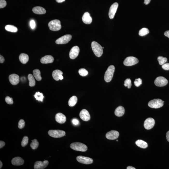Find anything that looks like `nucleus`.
<instances>
[{
    "label": "nucleus",
    "mask_w": 169,
    "mask_h": 169,
    "mask_svg": "<svg viewBox=\"0 0 169 169\" xmlns=\"http://www.w3.org/2000/svg\"><path fill=\"white\" fill-rule=\"evenodd\" d=\"M92 49L96 57H100L103 54V48L96 41H93L91 44Z\"/></svg>",
    "instance_id": "nucleus-1"
},
{
    "label": "nucleus",
    "mask_w": 169,
    "mask_h": 169,
    "mask_svg": "<svg viewBox=\"0 0 169 169\" xmlns=\"http://www.w3.org/2000/svg\"><path fill=\"white\" fill-rule=\"evenodd\" d=\"M115 70V67L113 65L109 66L106 71L105 72L104 75V80L107 82H110L112 79Z\"/></svg>",
    "instance_id": "nucleus-2"
},
{
    "label": "nucleus",
    "mask_w": 169,
    "mask_h": 169,
    "mask_svg": "<svg viewBox=\"0 0 169 169\" xmlns=\"http://www.w3.org/2000/svg\"><path fill=\"white\" fill-rule=\"evenodd\" d=\"M70 147L74 150L81 152H85L87 150V147L86 145L79 142L72 143L71 144Z\"/></svg>",
    "instance_id": "nucleus-3"
},
{
    "label": "nucleus",
    "mask_w": 169,
    "mask_h": 169,
    "mask_svg": "<svg viewBox=\"0 0 169 169\" xmlns=\"http://www.w3.org/2000/svg\"><path fill=\"white\" fill-rule=\"evenodd\" d=\"M50 29L53 31H58L61 29V26L60 21L58 19H55L50 22L48 24Z\"/></svg>",
    "instance_id": "nucleus-4"
},
{
    "label": "nucleus",
    "mask_w": 169,
    "mask_h": 169,
    "mask_svg": "<svg viewBox=\"0 0 169 169\" xmlns=\"http://www.w3.org/2000/svg\"><path fill=\"white\" fill-rule=\"evenodd\" d=\"M164 101L159 99H154L149 101L148 105L150 108L157 109L161 108L163 106Z\"/></svg>",
    "instance_id": "nucleus-5"
},
{
    "label": "nucleus",
    "mask_w": 169,
    "mask_h": 169,
    "mask_svg": "<svg viewBox=\"0 0 169 169\" xmlns=\"http://www.w3.org/2000/svg\"><path fill=\"white\" fill-rule=\"evenodd\" d=\"M50 136L54 138H61L65 136L66 132L64 131L61 130H50L48 132Z\"/></svg>",
    "instance_id": "nucleus-6"
},
{
    "label": "nucleus",
    "mask_w": 169,
    "mask_h": 169,
    "mask_svg": "<svg viewBox=\"0 0 169 169\" xmlns=\"http://www.w3.org/2000/svg\"><path fill=\"white\" fill-rule=\"evenodd\" d=\"M139 62V60L136 57H129L125 59L123 64L126 66H131L136 64Z\"/></svg>",
    "instance_id": "nucleus-7"
},
{
    "label": "nucleus",
    "mask_w": 169,
    "mask_h": 169,
    "mask_svg": "<svg viewBox=\"0 0 169 169\" xmlns=\"http://www.w3.org/2000/svg\"><path fill=\"white\" fill-rule=\"evenodd\" d=\"M72 37V36L71 34H66L57 39L56 40L55 43L57 44H66L71 40Z\"/></svg>",
    "instance_id": "nucleus-8"
},
{
    "label": "nucleus",
    "mask_w": 169,
    "mask_h": 169,
    "mask_svg": "<svg viewBox=\"0 0 169 169\" xmlns=\"http://www.w3.org/2000/svg\"><path fill=\"white\" fill-rule=\"evenodd\" d=\"M168 81L163 76L157 78L154 81V84L157 86L163 87L165 86L168 83Z\"/></svg>",
    "instance_id": "nucleus-9"
},
{
    "label": "nucleus",
    "mask_w": 169,
    "mask_h": 169,
    "mask_svg": "<svg viewBox=\"0 0 169 169\" xmlns=\"http://www.w3.org/2000/svg\"><path fill=\"white\" fill-rule=\"evenodd\" d=\"M76 159L80 163L85 164H91L93 162V160L92 158L81 156L77 157Z\"/></svg>",
    "instance_id": "nucleus-10"
},
{
    "label": "nucleus",
    "mask_w": 169,
    "mask_h": 169,
    "mask_svg": "<svg viewBox=\"0 0 169 169\" xmlns=\"http://www.w3.org/2000/svg\"><path fill=\"white\" fill-rule=\"evenodd\" d=\"M118 6V4L117 2L114 3L111 6L108 14L110 19H112L114 18Z\"/></svg>",
    "instance_id": "nucleus-11"
},
{
    "label": "nucleus",
    "mask_w": 169,
    "mask_h": 169,
    "mask_svg": "<svg viewBox=\"0 0 169 169\" xmlns=\"http://www.w3.org/2000/svg\"><path fill=\"white\" fill-rule=\"evenodd\" d=\"M155 120L152 118H148L145 121L144 126L147 130H150L153 128L155 125Z\"/></svg>",
    "instance_id": "nucleus-12"
},
{
    "label": "nucleus",
    "mask_w": 169,
    "mask_h": 169,
    "mask_svg": "<svg viewBox=\"0 0 169 169\" xmlns=\"http://www.w3.org/2000/svg\"><path fill=\"white\" fill-rule=\"evenodd\" d=\"M80 52V49L78 46H75L73 47L70 51L69 56L72 59H74L78 57Z\"/></svg>",
    "instance_id": "nucleus-13"
},
{
    "label": "nucleus",
    "mask_w": 169,
    "mask_h": 169,
    "mask_svg": "<svg viewBox=\"0 0 169 169\" xmlns=\"http://www.w3.org/2000/svg\"><path fill=\"white\" fill-rule=\"evenodd\" d=\"M119 135V133L118 131L111 130L107 133L105 137L108 139L114 140L118 138Z\"/></svg>",
    "instance_id": "nucleus-14"
},
{
    "label": "nucleus",
    "mask_w": 169,
    "mask_h": 169,
    "mask_svg": "<svg viewBox=\"0 0 169 169\" xmlns=\"http://www.w3.org/2000/svg\"><path fill=\"white\" fill-rule=\"evenodd\" d=\"M49 163V162L47 160H45L43 162L37 161L34 163V168L35 169H44L47 166Z\"/></svg>",
    "instance_id": "nucleus-15"
},
{
    "label": "nucleus",
    "mask_w": 169,
    "mask_h": 169,
    "mask_svg": "<svg viewBox=\"0 0 169 169\" xmlns=\"http://www.w3.org/2000/svg\"><path fill=\"white\" fill-rule=\"evenodd\" d=\"M79 116L81 119L84 121H88L90 118L89 113L85 109H83L81 111Z\"/></svg>",
    "instance_id": "nucleus-16"
},
{
    "label": "nucleus",
    "mask_w": 169,
    "mask_h": 169,
    "mask_svg": "<svg viewBox=\"0 0 169 169\" xmlns=\"http://www.w3.org/2000/svg\"><path fill=\"white\" fill-rule=\"evenodd\" d=\"M9 80L11 84L13 85H16L18 84L19 82V76L16 74H12L9 76Z\"/></svg>",
    "instance_id": "nucleus-17"
},
{
    "label": "nucleus",
    "mask_w": 169,
    "mask_h": 169,
    "mask_svg": "<svg viewBox=\"0 0 169 169\" xmlns=\"http://www.w3.org/2000/svg\"><path fill=\"white\" fill-rule=\"evenodd\" d=\"M55 119L57 123L63 124L65 123L66 118V116L61 113H58L56 115Z\"/></svg>",
    "instance_id": "nucleus-18"
},
{
    "label": "nucleus",
    "mask_w": 169,
    "mask_h": 169,
    "mask_svg": "<svg viewBox=\"0 0 169 169\" xmlns=\"http://www.w3.org/2000/svg\"><path fill=\"white\" fill-rule=\"evenodd\" d=\"M53 57L51 55H47L42 57L40 60V62L42 64H48L53 62Z\"/></svg>",
    "instance_id": "nucleus-19"
},
{
    "label": "nucleus",
    "mask_w": 169,
    "mask_h": 169,
    "mask_svg": "<svg viewBox=\"0 0 169 169\" xmlns=\"http://www.w3.org/2000/svg\"><path fill=\"white\" fill-rule=\"evenodd\" d=\"M82 20L84 23L90 24L92 22V18L90 13L87 12L84 13L82 17Z\"/></svg>",
    "instance_id": "nucleus-20"
},
{
    "label": "nucleus",
    "mask_w": 169,
    "mask_h": 169,
    "mask_svg": "<svg viewBox=\"0 0 169 169\" xmlns=\"http://www.w3.org/2000/svg\"><path fill=\"white\" fill-rule=\"evenodd\" d=\"M11 163L13 165L20 166L24 164V161L20 157H16L12 159Z\"/></svg>",
    "instance_id": "nucleus-21"
},
{
    "label": "nucleus",
    "mask_w": 169,
    "mask_h": 169,
    "mask_svg": "<svg viewBox=\"0 0 169 169\" xmlns=\"http://www.w3.org/2000/svg\"><path fill=\"white\" fill-rule=\"evenodd\" d=\"M32 11L36 14L42 15L46 12V10L40 6L34 7Z\"/></svg>",
    "instance_id": "nucleus-22"
},
{
    "label": "nucleus",
    "mask_w": 169,
    "mask_h": 169,
    "mask_svg": "<svg viewBox=\"0 0 169 169\" xmlns=\"http://www.w3.org/2000/svg\"><path fill=\"white\" fill-rule=\"evenodd\" d=\"M125 113V109L123 106H119L116 108L115 114L118 117H121Z\"/></svg>",
    "instance_id": "nucleus-23"
},
{
    "label": "nucleus",
    "mask_w": 169,
    "mask_h": 169,
    "mask_svg": "<svg viewBox=\"0 0 169 169\" xmlns=\"http://www.w3.org/2000/svg\"><path fill=\"white\" fill-rule=\"evenodd\" d=\"M19 59L21 63L23 64H25L29 61V57L27 54L22 53L19 55Z\"/></svg>",
    "instance_id": "nucleus-24"
},
{
    "label": "nucleus",
    "mask_w": 169,
    "mask_h": 169,
    "mask_svg": "<svg viewBox=\"0 0 169 169\" xmlns=\"http://www.w3.org/2000/svg\"><path fill=\"white\" fill-rule=\"evenodd\" d=\"M136 145L141 148L146 149L148 147V144L146 142L141 140H138L135 142Z\"/></svg>",
    "instance_id": "nucleus-25"
},
{
    "label": "nucleus",
    "mask_w": 169,
    "mask_h": 169,
    "mask_svg": "<svg viewBox=\"0 0 169 169\" xmlns=\"http://www.w3.org/2000/svg\"><path fill=\"white\" fill-rule=\"evenodd\" d=\"M63 74L62 72L61 71L59 70H55L52 72V76L55 81H58L59 80V77L60 75H62Z\"/></svg>",
    "instance_id": "nucleus-26"
},
{
    "label": "nucleus",
    "mask_w": 169,
    "mask_h": 169,
    "mask_svg": "<svg viewBox=\"0 0 169 169\" xmlns=\"http://www.w3.org/2000/svg\"><path fill=\"white\" fill-rule=\"evenodd\" d=\"M33 74L36 79L37 81H40L42 79L41 76V73L40 71L38 69H36L33 71Z\"/></svg>",
    "instance_id": "nucleus-27"
},
{
    "label": "nucleus",
    "mask_w": 169,
    "mask_h": 169,
    "mask_svg": "<svg viewBox=\"0 0 169 169\" xmlns=\"http://www.w3.org/2000/svg\"><path fill=\"white\" fill-rule=\"evenodd\" d=\"M77 102L78 98L76 96H72L69 100L68 101L69 105L71 107L75 106L76 105Z\"/></svg>",
    "instance_id": "nucleus-28"
},
{
    "label": "nucleus",
    "mask_w": 169,
    "mask_h": 169,
    "mask_svg": "<svg viewBox=\"0 0 169 169\" xmlns=\"http://www.w3.org/2000/svg\"><path fill=\"white\" fill-rule=\"evenodd\" d=\"M28 78L29 81L30 86L33 87L35 86L36 81L33 75L31 74H29L28 75Z\"/></svg>",
    "instance_id": "nucleus-29"
},
{
    "label": "nucleus",
    "mask_w": 169,
    "mask_h": 169,
    "mask_svg": "<svg viewBox=\"0 0 169 169\" xmlns=\"http://www.w3.org/2000/svg\"><path fill=\"white\" fill-rule=\"evenodd\" d=\"M5 29L7 31L12 32H16L18 31L17 28L16 27L11 25H6Z\"/></svg>",
    "instance_id": "nucleus-30"
},
{
    "label": "nucleus",
    "mask_w": 169,
    "mask_h": 169,
    "mask_svg": "<svg viewBox=\"0 0 169 169\" xmlns=\"http://www.w3.org/2000/svg\"><path fill=\"white\" fill-rule=\"evenodd\" d=\"M149 33V31L147 28H144L140 30L139 32V34L141 37L145 36Z\"/></svg>",
    "instance_id": "nucleus-31"
},
{
    "label": "nucleus",
    "mask_w": 169,
    "mask_h": 169,
    "mask_svg": "<svg viewBox=\"0 0 169 169\" xmlns=\"http://www.w3.org/2000/svg\"><path fill=\"white\" fill-rule=\"evenodd\" d=\"M34 96L37 100L40 101L41 102H43L44 96H43L42 93H41L39 92H37L34 95Z\"/></svg>",
    "instance_id": "nucleus-32"
},
{
    "label": "nucleus",
    "mask_w": 169,
    "mask_h": 169,
    "mask_svg": "<svg viewBox=\"0 0 169 169\" xmlns=\"http://www.w3.org/2000/svg\"><path fill=\"white\" fill-rule=\"evenodd\" d=\"M39 145V143L37 139H34L32 140V142L30 144L32 149H37Z\"/></svg>",
    "instance_id": "nucleus-33"
},
{
    "label": "nucleus",
    "mask_w": 169,
    "mask_h": 169,
    "mask_svg": "<svg viewBox=\"0 0 169 169\" xmlns=\"http://www.w3.org/2000/svg\"><path fill=\"white\" fill-rule=\"evenodd\" d=\"M158 60L159 65H162L165 64L166 62L167 61V59L166 57L160 56L158 57Z\"/></svg>",
    "instance_id": "nucleus-34"
},
{
    "label": "nucleus",
    "mask_w": 169,
    "mask_h": 169,
    "mask_svg": "<svg viewBox=\"0 0 169 169\" xmlns=\"http://www.w3.org/2000/svg\"><path fill=\"white\" fill-rule=\"evenodd\" d=\"M79 73L80 75L82 76H87L88 74V72L84 68L79 69Z\"/></svg>",
    "instance_id": "nucleus-35"
},
{
    "label": "nucleus",
    "mask_w": 169,
    "mask_h": 169,
    "mask_svg": "<svg viewBox=\"0 0 169 169\" xmlns=\"http://www.w3.org/2000/svg\"><path fill=\"white\" fill-rule=\"evenodd\" d=\"M124 86L125 87H128V88L130 89L132 86V83L130 79L128 78L124 81Z\"/></svg>",
    "instance_id": "nucleus-36"
},
{
    "label": "nucleus",
    "mask_w": 169,
    "mask_h": 169,
    "mask_svg": "<svg viewBox=\"0 0 169 169\" xmlns=\"http://www.w3.org/2000/svg\"><path fill=\"white\" fill-rule=\"evenodd\" d=\"M29 141V138L27 136L24 137L21 143V144L23 147H25L28 144Z\"/></svg>",
    "instance_id": "nucleus-37"
},
{
    "label": "nucleus",
    "mask_w": 169,
    "mask_h": 169,
    "mask_svg": "<svg viewBox=\"0 0 169 169\" xmlns=\"http://www.w3.org/2000/svg\"><path fill=\"white\" fill-rule=\"evenodd\" d=\"M142 83V81L141 78H138V79H136L134 82V84L135 86L139 87Z\"/></svg>",
    "instance_id": "nucleus-38"
},
{
    "label": "nucleus",
    "mask_w": 169,
    "mask_h": 169,
    "mask_svg": "<svg viewBox=\"0 0 169 169\" xmlns=\"http://www.w3.org/2000/svg\"><path fill=\"white\" fill-rule=\"evenodd\" d=\"M5 102L9 104H12L13 103V101L12 98L7 96L5 98Z\"/></svg>",
    "instance_id": "nucleus-39"
},
{
    "label": "nucleus",
    "mask_w": 169,
    "mask_h": 169,
    "mask_svg": "<svg viewBox=\"0 0 169 169\" xmlns=\"http://www.w3.org/2000/svg\"><path fill=\"white\" fill-rule=\"evenodd\" d=\"M25 126V122L23 119L19 120L18 123V128L19 129H22Z\"/></svg>",
    "instance_id": "nucleus-40"
},
{
    "label": "nucleus",
    "mask_w": 169,
    "mask_h": 169,
    "mask_svg": "<svg viewBox=\"0 0 169 169\" xmlns=\"http://www.w3.org/2000/svg\"><path fill=\"white\" fill-rule=\"evenodd\" d=\"M6 5L7 3L5 0H0V8H4Z\"/></svg>",
    "instance_id": "nucleus-41"
},
{
    "label": "nucleus",
    "mask_w": 169,
    "mask_h": 169,
    "mask_svg": "<svg viewBox=\"0 0 169 169\" xmlns=\"http://www.w3.org/2000/svg\"><path fill=\"white\" fill-rule=\"evenodd\" d=\"M162 68L164 70H169V63H165V64L162 65Z\"/></svg>",
    "instance_id": "nucleus-42"
},
{
    "label": "nucleus",
    "mask_w": 169,
    "mask_h": 169,
    "mask_svg": "<svg viewBox=\"0 0 169 169\" xmlns=\"http://www.w3.org/2000/svg\"><path fill=\"white\" fill-rule=\"evenodd\" d=\"M30 26L32 29H34L36 26V23L33 20H31L30 22Z\"/></svg>",
    "instance_id": "nucleus-43"
},
{
    "label": "nucleus",
    "mask_w": 169,
    "mask_h": 169,
    "mask_svg": "<svg viewBox=\"0 0 169 169\" xmlns=\"http://www.w3.org/2000/svg\"><path fill=\"white\" fill-rule=\"evenodd\" d=\"M72 123L74 125H78L79 124V122L77 119L74 118L72 120Z\"/></svg>",
    "instance_id": "nucleus-44"
},
{
    "label": "nucleus",
    "mask_w": 169,
    "mask_h": 169,
    "mask_svg": "<svg viewBox=\"0 0 169 169\" xmlns=\"http://www.w3.org/2000/svg\"><path fill=\"white\" fill-rule=\"evenodd\" d=\"M5 145V143L2 141H0V148L1 149Z\"/></svg>",
    "instance_id": "nucleus-45"
},
{
    "label": "nucleus",
    "mask_w": 169,
    "mask_h": 169,
    "mask_svg": "<svg viewBox=\"0 0 169 169\" xmlns=\"http://www.w3.org/2000/svg\"><path fill=\"white\" fill-rule=\"evenodd\" d=\"M4 61V57L1 55H0V62L3 63Z\"/></svg>",
    "instance_id": "nucleus-46"
},
{
    "label": "nucleus",
    "mask_w": 169,
    "mask_h": 169,
    "mask_svg": "<svg viewBox=\"0 0 169 169\" xmlns=\"http://www.w3.org/2000/svg\"><path fill=\"white\" fill-rule=\"evenodd\" d=\"M164 34L166 37H168L169 38V31H165L164 32Z\"/></svg>",
    "instance_id": "nucleus-47"
},
{
    "label": "nucleus",
    "mask_w": 169,
    "mask_h": 169,
    "mask_svg": "<svg viewBox=\"0 0 169 169\" xmlns=\"http://www.w3.org/2000/svg\"><path fill=\"white\" fill-rule=\"evenodd\" d=\"M151 0H144V3L146 5H147L150 3Z\"/></svg>",
    "instance_id": "nucleus-48"
},
{
    "label": "nucleus",
    "mask_w": 169,
    "mask_h": 169,
    "mask_svg": "<svg viewBox=\"0 0 169 169\" xmlns=\"http://www.w3.org/2000/svg\"><path fill=\"white\" fill-rule=\"evenodd\" d=\"M166 137L167 141L169 142V131L167 132Z\"/></svg>",
    "instance_id": "nucleus-49"
},
{
    "label": "nucleus",
    "mask_w": 169,
    "mask_h": 169,
    "mask_svg": "<svg viewBox=\"0 0 169 169\" xmlns=\"http://www.w3.org/2000/svg\"><path fill=\"white\" fill-rule=\"evenodd\" d=\"M65 1V0H56V1L59 3H62L64 2Z\"/></svg>",
    "instance_id": "nucleus-50"
},
{
    "label": "nucleus",
    "mask_w": 169,
    "mask_h": 169,
    "mask_svg": "<svg viewBox=\"0 0 169 169\" xmlns=\"http://www.w3.org/2000/svg\"><path fill=\"white\" fill-rule=\"evenodd\" d=\"M126 168L127 169H136L135 167L131 166H129L127 167Z\"/></svg>",
    "instance_id": "nucleus-51"
},
{
    "label": "nucleus",
    "mask_w": 169,
    "mask_h": 169,
    "mask_svg": "<svg viewBox=\"0 0 169 169\" xmlns=\"http://www.w3.org/2000/svg\"><path fill=\"white\" fill-rule=\"evenodd\" d=\"M59 79L60 80H62L63 79V77L62 75H60L59 77Z\"/></svg>",
    "instance_id": "nucleus-52"
},
{
    "label": "nucleus",
    "mask_w": 169,
    "mask_h": 169,
    "mask_svg": "<svg viewBox=\"0 0 169 169\" xmlns=\"http://www.w3.org/2000/svg\"><path fill=\"white\" fill-rule=\"evenodd\" d=\"M3 166V164L2 162L1 161H0V169H1L2 168Z\"/></svg>",
    "instance_id": "nucleus-53"
},
{
    "label": "nucleus",
    "mask_w": 169,
    "mask_h": 169,
    "mask_svg": "<svg viewBox=\"0 0 169 169\" xmlns=\"http://www.w3.org/2000/svg\"><path fill=\"white\" fill-rule=\"evenodd\" d=\"M116 141H117V142H118V140H116Z\"/></svg>",
    "instance_id": "nucleus-54"
},
{
    "label": "nucleus",
    "mask_w": 169,
    "mask_h": 169,
    "mask_svg": "<svg viewBox=\"0 0 169 169\" xmlns=\"http://www.w3.org/2000/svg\"><path fill=\"white\" fill-rule=\"evenodd\" d=\"M104 48L103 47H102V48H103V49H104Z\"/></svg>",
    "instance_id": "nucleus-55"
}]
</instances>
